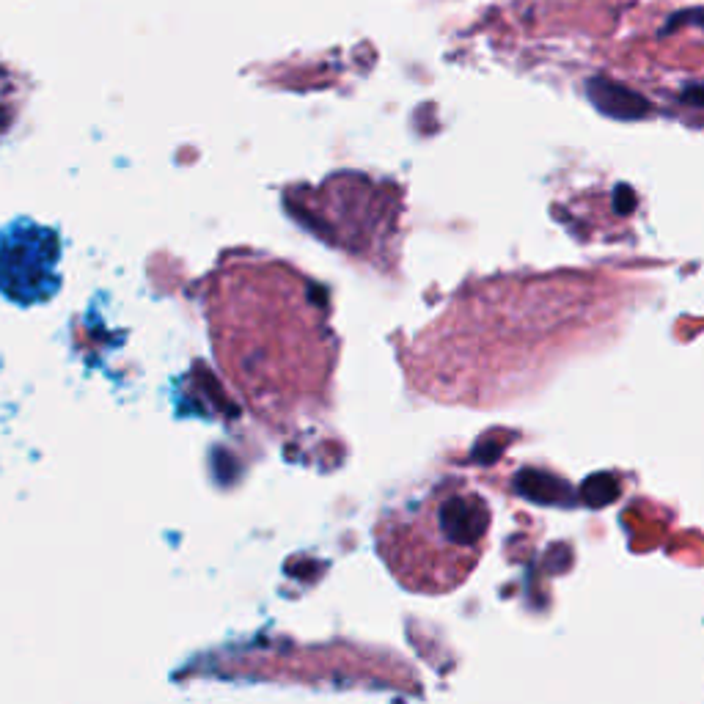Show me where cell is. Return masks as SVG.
Segmentation results:
<instances>
[{"label":"cell","mask_w":704,"mask_h":704,"mask_svg":"<svg viewBox=\"0 0 704 704\" xmlns=\"http://www.w3.org/2000/svg\"><path fill=\"white\" fill-rule=\"evenodd\" d=\"M501 451H504V446H501V443H482V446L476 449V454H473V457H476L479 462H487V465H490V462H495L498 457H501Z\"/></svg>","instance_id":"cell-9"},{"label":"cell","mask_w":704,"mask_h":704,"mask_svg":"<svg viewBox=\"0 0 704 704\" xmlns=\"http://www.w3.org/2000/svg\"><path fill=\"white\" fill-rule=\"evenodd\" d=\"M581 501L592 509H603V506L614 504L619 498V482L614 473H592L586 482L581 484Z\"/></svg>","instance_id":"cell-5"},{"label":"cell","mask_w":704,"mask_h":704,"mask_svg":"<svg viewBox=\"0 0 704 704\" xmlns=\"http://www.w3.org/2000/svg\"><path fill=\"white\" fill-rule=\"evenodd\" d=\"M636 193H633V187L627 185H616L614 190V209L619 212V215H630L633 209H636Z\"/></svg>","instance_id":"cell-7"},{"label":"cell","mask_w":704,"mask_h":704,"mask_svg":"<svg viewBox=\"0 0 704 704\" xmlns=\"http://www.w3.org/2000/svg\"><path fill=\"white\" fill-rule=\"evenodd\" d=\"M517 495H523L528 501L542 506H572L575 493L564 479H559L556 473L539 471V468H523L515 476Z\"/></svg>","instance_id":"cell-4"},{"label":"cell","mask_w":704,"mask_h":704,"mask_svg":"<svg viewBox=\"0 0 704 704\" xmlns=\"http://www.w3.org/2000/svg\"><path fill=\"white\" fill-rule=\"evenodd\" d=\"M586 94L594 108L616 121H638L652 113V105L644 94H638L625 83H616L611 77H589Z\"/></svg>","instance_id":"cell-3"},{"label":"cell","mask_w":704,"mask_h":704,"mask_svg":"<svg viewBox=\"0 0 704 704\" xmlns=\"http://www.w3.org/2000/svg\"><path fill=\"white\" fill-rule=\"evenodd\" d=\"M435 517H438L443 534L451 542V548L457 550H473L487 534L490 526V509L482 498L468 493L446 495L440 498V504L435 506Z\"/></svg>","instance_id":"cell-2"},{"label":"cell","mask_w":704,"mask_h":704,"mask_svg":"<svg viewBox=\"0 0 704 704\" xmlns=\"http://www.w3.org/2000/svg\"><path fill=\"white\" fill-rule=\"evenodd\" d=\"M58 240L47 229L22 223L0 231V292L31 303L44 300L55 286Z\"/></svg>","instance_id":"cell-1"},{"label":"cell","mask_w":704,"mask_h":704,"mask_svg":"<svg viewBox=\"0 0 704 704\" xmlns=\"http://www.w3.org/2000/svg\"><path fill=\"white\" fill-rule=\"evenodd\" d=\"M682 102L693 108H704V83H691L682 88Z\"/></svg>","instance_id":"cell-8"},{"label":"cell","mask_w":704,"mask_h":704,"mask_svg":"<svg viewBox=\"0 0 704 704\" xmlns=\"http://www.w3.org/2000/svg\"><path fill=\"white\" fill-rule=\"evenodd\" d=\"M685 28V25H696V28H704V9H685V11H677V14H671L669 22L663 25V36L666 33H671L674 28Z\"/></svg>","instance_id":"cell-6"}]
</instances>
